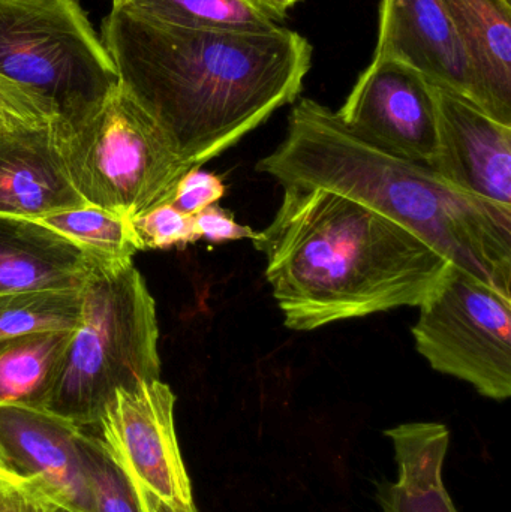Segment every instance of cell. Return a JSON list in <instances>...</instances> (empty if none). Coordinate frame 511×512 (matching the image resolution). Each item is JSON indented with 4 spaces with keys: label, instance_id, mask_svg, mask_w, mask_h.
I'll use <instances>...</instances> for the list:
<instances>
[{
    "label": "cell",
    "instance_id": "6da1fadb",
    "mask_svg": "<svg viewBox=\"0 0 511 512\" xmlns=\"http://www.w3.org/2000/svg\"><path fill=\"white\" fill-rule=\"evenodd\" d=\"M101 41L119 86L161 128L180 161L203 167L293 104L312 63L308 39L185 29L113 6Z\"/></svg>",
    "mask_w": 511,
    "mask_h": 512
},
{
    "label": "cell",
    "instance_id": "7a4b0ae2",
    "mask_svg": "<svg viewBox=\"0 0 511 512\" xmlns=\"http://www.w3.org/2000/svg\"><path fill=\"white\" fill-rule=\"evenodd\" d=\"M255 249L285 327L312 331L399 307H419L450 259L389 216L314 186H284Z\"/></svg>",
    "mask_w": 511,
    "mask_h": 512
},
{
    "label": "cell",
    "instance_id": "3957f363",
    "mask_svg": "<svg viewBox=\"0 0 511 512\" xmlns=\"http://www.w3.org/2000/svg\"><path fill=\"white\" fill-rule=\"evenodd\" d=\"M257 170L282 186H314L359 201L511 295L509 210L456 191L434 168L351 131L314 99L294 105L284 141Z\"/></svg>",
    "mask_w": 511,
    "mask_h": 512
},
{
    "label": "cell",
    "instance_id": "277c9868",
    "mask_svg": "<svg viewBox=\"0 0 511 512\" xmlns=\"http://www.w3.org/2000/svg\"><path fill=\"white\" fill-rule=\"evenodd\" d=\"M42 409L93 429L117 390L161 379L156 304L134 262H98Z\"/></svg>",
    "mask_w": 511,
    "mask_h": 512
},
{
    "label": "cell",
    "instance_id": "5b68a950",
    "mask_svg": "<svg viewBox=\"0 0 511 512\" xmlns=\"http://www.w3.org/2000/svg\"><path fill=\"white\" fill-rule=\"evenodd\" d=\"M0 77L47 104L62 129L89 119L119 89L78 0H0Z\"/></svg>",
    "mask_w": 511,
    "mask_h": 512
},
{
    "label": "cell",
    "instance_id": "8992f818",
    "mask_svg": "<svg viewBox=\"0 0 511 512\" xmlns=\"http://www.w3.org/2000/svg\"><path fill=\"white\" fill-rule=\"evenodd\" d=\"M56 128L69 179L87 206L128 221L168 203L189 171L155 120L120 86L80 125Z\"/></svg>",
    "mask_w": 511,
    "mask_h": 512
},
{
    "label": "cell",
    "instance_id": "52a82bcc",
    "mask_svg": "<svg viewBox=\"0 0 511 512\" xmlns=\"http://www.w3.org/2000/svg\"><path fill=\"white\" fill-rule=\"evenodd\" d=\"M411 331L432 369L488 399H510L511 295L452 264L420 304Z\"/></svg>",
    "mask_w": 511,
    "mask_h": 512
},
{
    "label": "cell",
    "instance_id": "ba28073f",
    "mask_svg": "<svg viewBox=\"0 0 511 512\" xmlns=\"http://www.w3.org/2000/svg\"><path fill=\"white\" fill-rule=\"evenodd\" d=\"M176 394L161 379L117 390L93 433L131 480L168 504H194L174 423Z\"/></svg>",
    "mask_w": 511,
    "mask_h": 512
},
{
    "label": "cell",
    "instance_id": "9c48e42d",
    "mask_svg": "<svg viewBox=\"0 0 511 512\" xmlns=\"http://www.w3.org/2000/svg\"><path fill=\"white\" fill-rule=\"evenodd\" d=\"M336 114L372 143L411 161L434 165L438 153L434 84L413 66L374 57Z\"/></svg>",
    "mask_w": 511,
    "mask_h": 512
},
{
    "label": "cell",
    "instance_id": "30bf717a",
    "mask_svg": "<svg viewBox=\"0 0 511 512\" xmlns=\"http://www.w3.org/2000/svg\"><path fill=\"white\" fill-rule=\"evenodd\" d=\"M84 427L53 412L0 405V459L57 507L95 512L81 454Z\"/></svg>",
    "mask_w": 511,
    "mask_h": 512
},
{
    "label": "cell",
    "instance_id": "8fae6325",
    "mask_svg": "<svg viewBox=\"0 0 511 512\" xmlns=\"http://www.w3.org/2000/svg\"><path fill=\"white\" fill-rule=\"evenodd\" d=\"M438 153L434 168L452 188L511 212V126L470 99L435 86Z\"/></svg>",
    "mask_w": 511,
    "mask_h": 512
},
{
    "label": "cell",
    "instance_id": "7c38bea8",
    "mask_svg": "<svg viewBox=\"0 0 511 512\" xmlns=\"http://www.w3.org/2000/svg\"><path fill=\"white\" fill-rule=\"evenodd\" d=\"M374 57L401 60L476 104L473 69L443 0H381Z\"/></svg>",
    "mask_w": 511,
    "mask_h": 512
},
{
    "label": "cell",
    "instance_id": "4fadbf2b",
    "mask_svg": "<svg viewBox=\"0 0 511 512\" xmlns=\"http://www.w3.org/2000/svg\"><path fill=\"white\" fill-rule=\"evenodd\" d=\"M84 206L69 179L53 120L0 126V216L39 221Z\"/></svg>",
    "mask_w": 511,
    "mask_h": 512
},
{
    "label": "cell",
    "instance_id": "5bb4252c",
    "mask_svg": "<svg viewBox=\"0 0 511 512\" xmlns=\"http://www.w3.org/2000/svg\"><path fill=\"white\" fill-rule=\"evenodd\" d=\"M96 264L41 222L0 216V294L81 291Z\"/></svg>",
    "mask_w": 511,
    "mask_h": 512
},
{
    "label": "cell",
    "instance_id": "9a60e30c",
    "mask_svg": "<svg viewBox=\"0 0 511 512\" xmlns=\"http://www.w3.org/2000/svg\"><path fill=\"white\" fill-rule=\"evenodd\" d=\"M476 81V104L511 126V0H443Z\"/></svg>",
    "mask_w": 511,
    "mask_h": 512
},
{
    "label": "cell",
    "instance_id": "2e32d148",
    "mask_svg": "<svg viewBox=\"0 0 511 512\" xmlns=\"http://www.w3.org/2000/svg\"><path fill=\"white\" fill-rule=\"evenodd\" d=\"M395 451L398 477L381 484L383 512H459L444 486V462L450 430L441 423H405L387 429Z\"/></svg>",
    "mask_w": 511,
    "mask_h": 512
},
{
    "label": "cell",
    "instance_id": "e0dca14e",
    "mask_svg": "<svg viewBox=\"0 0 511 512\" xmlns=\"http://www.w3.org/2000/svg\"><path fill=\"white\" fill-rule=\"evenodd\" d=\"M74 330L42 331L0 348V405L42 408Z\"/></svg>",
    "mask_w": 511,
    "mask_h": 512
},
{
    "label": "cell",
    "instance_id": "ac0fdd59",
    "mask_svg": "<svg viewBox=\"0 0 511 512\" xmlns=\"http://www.w3.org/2000/svg\"><path fill=\"white\" fill-rule=\"evenodd\" d=\"M116 6L185 29L266 33L279 27L278 18L258 0H128Z\"/></svg>",
    "mask_w": 511,
    "mask_h": 512
},
{
    "label": "cell",
    "instance_id": "d6986e66",
    "mask_svg": "<svg viewBox=\"0 0 511 512\" xmlns=\"http://www.w3.org/2000/svg\"><path fill=\"white\" fill-rule=\"evenodd\" d=\"M39 222L74 242L101 264H131L132 256L140 252L131 221L96 207L54 213Z\"/></svg>",
    "mask_w": 511,
    "mask_h": 512
},
{
    "label": "cell",
    "instance_id": "ffe728a7",
    "mask_svg": "<svg viewBox=\"0 0 511 512\" xmlns=\"http://www.w3.org/2000/svg\"><path fill=\"white\" fill-rule=\"evenodd\" d=\"M81 291L0 294V348L29 334L75 330L83 313Z\"/></svg>",
    "mask_w": 511,
    "mask_h": 512
},
{
    "label": "cell",
    "instance_id": "44dd1931",
    "mask_svg": "<svg viewBox=\"0 0 511 512\" xmlns=\"http://www.w3.org/2000/svg\"><path fill=\"white\" fill-rule=\"evenodd\" d=\"M80 448L95 512H141L131 480L92 430L83 429Z\"/></svg>",
    "mask_w": 511,
    "mask_h": 512
},
{
    "label": "cell",
    "instance_id": "7402d4cb",
    "mask_svg": "<svg viewBox=\"0 0 511 512\" xmlns=\"http://www.w3.org/2000/svg\"><path fill=\"white\" fill-rule=\"evenodd\" d=\"M131 224L140 251L185 248L200 240L194 216L185 215L168 203L132 219Z\"/></svg>",
    "mask_w": 511,
    "mask_h": 512
},
{
    "label": "cell",
    "instance_id": "603a6c76",
    "mask_svg": "<svg viewBox=\"0 0 511 512\" xmlns=\"http://www.w3.org/2000/svg\"><path fill=\"white\" fill-rule=\"evenodd\" d=\"M224 195L225 185L222 177L198 167L183 174L168 204L185 215L195 216L212 204H218Z\"/></svg>",
    "mask_w": 511,
    "mask_h": 512
},
{
    "label": "cell",
    "instance_id": "cb8c5ba5",
    "mask_svg": "<svg viewBox=\"0 0 511 512\" xmlns=\"http://www.w3.org/2000/svg\"><path fill=\"white\" fill-rule=\"evenodd\" d=\"M54 122L47 104L17 84L0 77V126L38 125Z\"/></svg>",
    "mask_w": 511,
    "mask_h": 512
},
{
    "label": "cell",
    "instance_id": "d4e9b609",
    "mask_svg": "<svg viewBox=\"0 0 511 512\" xmlns=\"http://www.w3.org/2000/svg\"><path fill=\"white\" fill-rule=\"evenodd\" d=\"M54 507L35 484L0 465V512H51Z\"/></svg>",
    "mask_w": 511,
    "mask_h": 512
},
{
    "label": "cell",
    "instance_id": "484cf974",
    "mask_svg": "<svg viewBox=\"0 0 511 512\" xmlns=\"http://www.w3.org/2000/svg\"><path fill=\"white\" fill-rule=\"evenodd\" d=\"M194 222L198 237L213 245L236 242V240H254L257 237V231L239 224L231 213L219 207L218 204H212L195 215Z\"/></svg>",
    "mask_w": 511,
    "mask_h": 512
},
{
    "label": "cell",
    "instance_id": "4316f807",
    "mask_svg": "<svg viewBox=\"0 0 511 512\" xmlns=\"http://www.w3.org/2000/svg\"><path fill=\"white\" fill-rule=\"evenodd\" d=\"M129 480H131V478H129ZM131 483L132 487H134L135 495H137L141 512H198L195 504H168V502L162 501V499H159L158 496L150 493L149 490L144 489V487L140 486L137 481L131 480Z\"/></svg>",
    "mask_w": 511,
    "mask_h": 512
},
{
    "label": "cell",
    "instance_id": "83f0119b",
    "mask_svg": "<svg viewBox=\"0 0 511 512\" xmlns=\"http://www.w3.org/2000/svg\"><path fill=\"white\" fill-rule=\"evenodd\" d=\"M264 8L269 9L279 21L287 17V12L300 0H258Z\"/></svg>",
    "mask_w": 511,
    "mask_h": 512
},
{
    "label": "cell",
    "instance_id": "f1b7e54d",
    "mask_svg": "<svg viewBox=\"0 0 511 512\" xmlns=\"http://www.w3.org/2000/svg\"><path fill=\"white\" fill-rule=\"evenodd\" d=\"M51 512H71V511L66 510V508H62V507H54V510Z\"/></svg>",
    "mask_w": 511,
    "mask_h": 512
},
{
    "label": "cell",
    "instance_id": "f546056e",
    "mask_svg": "<svg viewBox=\"0 0 511 512\" xmlns=\"http://www.w3.org/2000/svg\"><path fill=\"white\" fill-rule=\"evenodd\" d=\"M125 2H128V0H113V6L122 5Z\"/></svg>",
    "mask_w": 511,
    "mask_h": 512
},
{
    "label": "cell",
    "instance_id": "4dcf8cb0",
    "mask_svg": "<svg viewBox=\"0 0 511 512\" xmlns=\"http://www.w3.org/2000/svg\"><path fill=\"white\" fill-rule=\"evenodd\" d=\"M0 465H2V459H0ZM3 466V465H2Z\"/></svg>",
    "mask_w": 511,
    "mask_h": 512
}]
</instances>
